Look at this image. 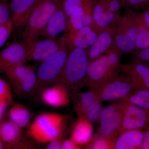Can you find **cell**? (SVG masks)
Masks as SVG:
<instances>
[{
    "label": "cell",
    "instance_id": "277c9868",
    "mask_svg": "<svg viewBox=\"0 0 149 149\" xmlns=\"http://www.w3.org/2000/svg\"><path fill=\"white\" fill-rule=\"evenodd\" d=\"M62 0H40L24 26L22 42L26 47L40 39L51 17L61 5Z\"/></svg>",
    "mask_w": 149,
    "mask_h": 149
},
{
    "label": "cell",
    "instance_id": "f35d334b",
    "mask_svg": "<svg viewBox=\"0 0 149 149\" xmlns=\"http://www.w3.org/2000/svg\"><path fill=\"white\" fill-rule=\"evenodd\" d=\"M6 148L5 145L3 143L2 141L0 138V149Z\"/></svg>",
    "mask_w": 149,
    "mask_h": 149
},
{
    "label": "cell",
    "instance_id": "8d00e7d4",
    "mask_svg": "<svg viewBox=\"0 0 149 149\" xmlns=\"http://www.w3.org/2000/svg\"><path fill=\"white\" fill-rule=\"evenodd\" d=\"M139 13L144 24L149 29V8L146 10Z\"/></svg>",
    "mask_w": 149,
    "mask_h": 149
},
{
    "label": "cell",
    "instance_id": "ba28073f",
    "mask_svg": "<svg viewBox=\"0 0 149 149\" xmlns=\"http://www.w3.org/2000/svg\"><path fill=\"white\" fill-rule=\"evenodd\" d=\"M123 72L118 73L94 91L102 102L121 100L135 89L130 78Z\"/></svg>",
    "mask_w": 149,
    "mask_h": 149
},
{
    "label": "cell",
    "instance_id": "9a60e30c",
    "mask_svg": "<svg viewBox=\"0 0 149 149\" xmlns=\"http://www.w3.org/2000/svg\"><path fill=\"white\" fill-rule=\"evenodd\" d=\"M40 95L43 103L54 108L68 106L70 101L69 91L64 86L58 83L46 87Z\"/></svg>",
    "mask_w": 149,
    "mask_h": 149
},
{
    "label": "cell",
    "instance_id": "d590c367",
    "mask_svg": "<svg viewBox=\"0 0 149 149\" xmlns=\"http://www.w3.org/2000/svg\"><path fill=\"white\" fill-rule=\"evenodd\" d=\"M145 128V136L141 149H149V123Z\"/></svg>",
    "mask_w": 149,
    "mask_h": 149
},
{
    "label": "cell",
    "instance_id": "ab89813d",
    "mask_svg": "<svg viewBox=\"0 0 149 149\" xmlns=\"http://www.w3.org/2000/svg\"></svg>",
    "mask_w": 149,
    "mask_h": 149
},
{
    "label": "cell",
    "instance_id": "8992f818",
    "mask_svg": "<svg viewBox=\"0 0 149 149\" xmlns=\"http://www.w3.org/2000/svg\"><path fill=\"white\" fill-rule=\"evenodd\" d=\"M138 33L134 11L125 9L113 27L115 46L121 54L134 52Z\"/></svg>",
    "mask_w": 149,
    "mask_h": 149
},
{
    "label": "cell",
    "instance_id": "d6a6232c",
    "mask_svg": "<svg viewBox=\"0 0 149 149\" xmlns=\"http://www.w3.org/2000/svg\"><path fill=\"white\" fill-rule=\"evenodd\" d=\"M108 10L115 13L120 14L123 8L121 0H104Z\"/></svg>",
    "mask_w": 149,
    "mask_h": 149
},
{
    "label": "cell",
    "instance_id": "30bf717a",
    "mask_svg": "<svg viewBox=\"0 0 149 149\" xmlns=\"http://www.w3.org/2000/svg\"><path fill=\"white\" fill-rule=\"evenodd\" d=\"M66 46L65 33L54 39H39L27 47V61L42 62Z\"/></svg>",
    "mask_w": 149,
    "mask_h": 149
},
{
    "label": "cell",
    "instance_id": "836d02e7",
    "mask_svg": "<svg viewBox=\"0 0 149 149\" xmlns=\"http://www.w3.org/2000/svg\"><path fill=\"white\" fill-rule=\"evenodd\" d=\"M63 136H61L58 139L52 141L48 143L47 146L46 147L47 149H61L62 145L65 139Z\"/></svg>",
    "mask_w": 149,
    "mask_h": 149
},
{
    "label": "cell",
    "instance_id": "484cf974",
    "mask_svg": "<svg viewBox=\"0 0 149 149\" xmlns=\"http://www.w3.org/2000/svg\"><path fill=\"white\" fill-rule=\"evenodd\" d=\"M29 65L25 64L17 65L6 73L13 90L18 86L27 72Z\"/></svg>",
    "mask_w": 149,
    "mask_h": 149
},
{
    "label": "cell",
    "instance_id": "d4e9b609",
    "mask_svg": "<svg viewBox=\"0 0 149 149\" xmlns=\"http://www.w3.org/2000/svg\"><path fill=\"white\" fill-rule=\"evenodd\" d=\"M134 15L139 32L135 52L149 47V29L143 22L140 13L134 11Z\"/></svg>",
    "mask_w": 149,
    "mask_h": 149
},
{
    "label": "cell",
    "instance_id": "3957f363",
    "mask_svg": "<svg viewBox=\"0 0 149 149\" xmlns=\"http://www.w3.org/2000/svg\"><path fill=\"white\" fill-rule=\"evenodd\" d=\"M67 117L54 112L39 115L28 127L27 134L41 144H48L63 136Z\"/></svg>",
    "mask_w": 149,
    "mask_h": 149
},
{
    "label": "cell",
    "instance_id": "2e32d148",
    "mask_svg": "<svg viewBox=\"0 0 149 149\" xmlns=\"http://www.w3.org/2000/svg\"><path fill=\"white\" fill-rule=\"evenodd\" d=\"M40 0H11L9 3L14 27H24Z\"/></svg>",
    "mask_w": 149,
    "mask_h": 149
},
{
    "label": "cell",
    "instance_id": "4fadbf2b",
    "mask_svg": "<svg viewBox=\"0 0 149 149\" xmlns=\"http://www.w3.org/2000/svg\"><path fill=\"white\" fill-rule=\"evenodd\" d=\"M100 33L94 25H87L73 32H65L69 51L75 48L88 49L96 41Z\"/></svg>",
    "mask_w": 149,
    "mask_h": 149
},
{
    "label": "cell",
    "instance_id": "7a4b0ae2",
    "mask_svg": "<svg viewBox=\"0 0 149 149\" xmlns=\"http://www.w3.org/2000/svg\"><path fill=\"white\" fill-rule=\"evenodd\" d=\"M89 59L87 49L75 48L69 51L63 69L57 83L69 93H77L85 86Z\"/></svg>",
    "mask_w": 149,
    "mask_h": 149
},
{
    "label": "cell",
    "instance_id": "d6986e66",
    "mask_svg": "<svg viewBox=\"0 0 149 149\" xmlns=\"http://www.w3.org/2000/svg\"><path fill=\"white\" fill-rule=\"evenodd\" d=\"M22 128L10 119L0 122V138L6 148H16L24 139Z\"/></svg>",
    "mask_w": 149,
    "mask_h": 149
},
{
    "label": "cell",
    "instance_id": "5b68a950",
    "mask_svg": "<svg viewBox=\"0 0 149 149\" xmlns=\"http://www.w3.org/2000/svg\"><path fill=\"white\" fill-rule=\"evenodd\" d=\"M69 52L66 46L41 62L37 72V83L33 95H40L43 89L57 82Z\"/></svg>",
    "mask_w": 149,
    "mask_h": 149
},
{
    "label": "cell",
    "instance_id": "9c48e42d",
    "mask_svg": "<svg viewBox=\"0 0 149 149\" xmlns=\"http://www.w3.org/2000/svg\"><path fill=\"white\" fill-rule=\"evenodd\" d=\"M72 99L74 110L78 117L95 123L98 120L102 109V102L95 91L90 90L73 94Z\"/></svg>",
    "mask_w": 149,
    "mask_h": 149
},
{
    "label": "cell",
    "instance_id": "7c38bea8",
    "mask_svg": "<svg viewBox=\"0 0 149 149\" xmlns=\"http://www.w3.org/2000/svg\"><path fill=\"white\" fill-rule=\"evenodd\" d=\"M122 100L124 102V110L120 133L125 130L146 128L149 123V113Z\"/></svg>",
    "mask_w": 149,
    "mask_h": 149
},
{
    "label": "cell",
    "instance_id": "74e56055",
    "mask_svg": "<svg viewBox=\"0 0 149 149\" xmlns=\"http://www.w3.org/2000/svg\"><path fill=\"white\" fill-rule=\"evenodd\" d=\"M6 110V109L4 108L0 107V122L2 121L3 116Z\"/></svg>",
    "mask_w": 149,
    "mask_h": 149
},
{
    "label": "cell",
    "instance_id": "52a82bcc",
    "mask_svg": "<svg viewBox=\"0 0 149 149\" xmlns=\"http://www.w3.org/2000/svg\"><path fill=\"white\" fill-rule=\"evenodd\" d=\"M123 110L122 100L102 109L98 120L100 123L98 133L114 141L120 133Z\"/></svg>",
    "mask_w": 149,
    "mask_h": 149
},
{
    "label": "cell",
    "instance_id": "e575fe53",
    "mask_svg": "<svg viewBox=\"0 0 149 149\" xmlns=\"http://www.w3.org/2000/svg\"><path fill=\"white\" fill-rule=\"evenodd\" d=\"M80 149V147L71 140L70 138L64 140L61 147V149Z\"/></svg>",
    "mask_w": 149,
    "mask_h": 149
},
{
    "label": "cell",
    "instance_id": "e0dca14e",
    "mask_svg": "<svg viewBox=\"0 0 149 149\" xmlns=\"http://www.w3.org/2000/svg\"><path fill=\"white\" fill-rule=\"evenodd\" d=\"M114 47L113 27L102 30L88 51L89 61L98 58Z\"/></svg>",
    "mask_w": 149,
    "mask_h": 149
},
{
    "label": "cell",
    "instance_id": "ac0fdd59",
    "mask_svg": "<svg viewBox=\"0 0 149 149\" xmlns=\"http://www.w3.org/2000/svg\"><path fill=\"white\" fill-rule=\"evenodd\" d=\"M68 17L61 5L54 13L43 30L41 37L54 39L66 32Z\"/></svg>",
    "mask_w": 149,
    "mask_h": 149
},
{
    "label": "cell",
    "instance_id": "4316f807",
    "mask_svg": "<svg viewBox=\"0 0 149 149\" xmlns=\"http://www.w3.org/2000/svg\"><path fill=\"white\" fill-rule=\"evenodd\" d=\"M13 103L12 89L10 85L0 77V107L6 109Z\"/></svg>",
    "mask_w": 149,
    "mask_h": 149
},
{
    "label": "cell",
    "instance_id": "44dd1931",
    "mask_svg": "<svg viewBox=\"0 0 149 149\" xmlns=\"http://www.w3.org/2000/svg\"><path fill=\"white\" fill-rule=\"evenodd\" d=\"M93 123L86 118L78 117L73 125L70 138L79 146H86L93 136Z\"/></svg>",
    "mask_w": 149,
    "mask_h": 149
},
{
    "label": "cell",
    "instance_id": "5bb4252c",
    "mask_svg": "<svg viewBox=\"0 0 149 149\" xmlns=\"http://www.w3.org/2000/svg\"><path fill=\"white\" fill-rule=\"evenodd\" d=\"M122 72L130 78L135 89H149V67L137 58L120 65Z\"/></svg>",
    "mask_w": 149,
    "mask_h": 149
},
{
    "label": "cell",
    "instance_id": "8fae6325",
    "mask_svg": "<svg viewBox=\"0 0 149 149\" xmlns=\"http://www.w3.org/2000/svg\"><path fill=\"white\" fill-rule=\"evenodd\" d=\"M27 47L22 42H14L0 51V73H6L27 61Z\"/></svg>",
    "mask_w": 149,
    "mask_h": 149
},
{
    "label": "cell",
    "instance_id": "60d3db41",
    "mask_svg": "<svg viewBox=\"0 0 149 149\" xmlns=\"http://www.w3.org/2000/svg\"><path fill=\"white\" fill-rule=\"evenodd\" d=\"M5 1H8V0H5Z\"/></svg>",
    "mask_w": 149,
    "mask_h": 149
},
{
    "label": "cell",
    "instance_id": "f546056e",
    "mask_svg": "<svg viewBox=\"0 0 149 149\" xmlns=\"http://www.w3.org/2000/svg\"><path fill=\"white\" fill-rule=\"evenodd\" d=\"M88 0H62V6L68 18L78 8Z\"/></svg>",
    "mask_w": 149,
    "mask_h": 149
},
{
    "label": "cell",
    "instance_id": "f1b7e54d",
    "mask_svg": "<svg viewBox=\"0 0 149 149\" xmlns=\"http://www.w3.org/2000/svg\"><path fill=\"white\" fill-rule=\"evenodd\" d=\"M123 8L141 12L149 8V0H121Z\"/></svg>",
    "mask_w": 149,
    "mask_h": 149
},
{
    "label": "cell",
    "instance_id": "4dcf8cb0",
    "mask_svg": "<svg viewBox=\"0 0 149 149\" xmlns=\"http://www.w3.org/2000/svg\"><path fill=\"white\" fill-rule=\"evenodd\" d=\"M12 20L9 4L7 1L0 0V25Z\"/></svg>",
    "mask_w": 149,
    "mask_h": 149
},
{
    "label": "cell",
    "instance_id": "ffe728a7",
    "mask_svg": "<svg viewBox=\"0 0 149 149\" xmlns=\"http://www.w3.org/2000/svg\"><path fill=\"white\" fill-rule=\"evenodd\" d=\"M116 137L113 149H140L143 141L145 131L143 129L125 130Z\"/></svg>",
    "mask_w": 149,
    "mask_h": 149
},
{
    "label": "cell",
    "instance_id": "1f68e13d",
    "mask_svg": "<svg viewBox=\"0 0 149 149\" xmlns=\"http://www.w3.org/2000/svg\"><path fill=\"white\" fill-rule=\"evenodd\" d=\"M14 27L12 20L0 25V49L6 42Z\"/></svg>",
    "mask_w": 149,
    "mask_h": 149
},
{
    "label": "cell",
    "instance_id": "7402d4cb",
    "mask_svg": "<svg viewBox=\"0 0 149 149\" xmlns=\"http://www.w3.org/2000/svg\"><path fill=\"white\" fill-rule=\"evenodd\" d=\"M10 120L23 128L29 127L31 124L32 114L28 109L22 104H13L9 110Z\"/></svg>",
    "mask_w": 149,
    "mask_h": 149
},
{
    "label": "cell",
    "instance_id": "cb8c5ba5",
    "mask_svg": "<svg viewBox=\"0 0 149 149\" xmlns=\"http://www.w3.org/2000/svg\"><path fill=\"white\" fill-rule=\"evenodd\" d=\"M123 100L149 113V89H134Z\"/></svg>",
    "mask_w": 149,
    "mask_h": 149
},
{
    "label": "cell",
    "instance_id": "83f0119b",
    "mask_svg": "<svg viewBox=\"0 0 149 149\" xmlns=\"http://www.w3.org/2000/svg\"><path fill=\"white\" fill-rule=\"evenodd\" d=\"M114 141L102 136L98 133L93 136L91 142L85 146L87 149H113Z\"/></svg>",
    "mask_w": 149,
    "mask_h": 149
},
{
    "label": "cell",
    "instance_id": "603a6c76",
    "mask_svg": "<svg viewBox=\"0 0 149 149\" xmlns=\"http://www.w3.org/2000/svg\"><path fill=\"white\" fill-rule=\"evenodd\" d=\"M37 83V73L34 67L29 65L25 76L14 92L18 97H23L33 95Z\"/></svg>",
    "mask_w": 149,
    "mask_h": 149
},
{
    "label": "cell",
    "instance_id": "6da1fadb",
    "mask_svg": "<svg viewBox=\"0 0 149 149\" xmlns=\"http://www.w3.org/2000/svg\"><path fill=\"white\" fill-rule=\"evenodd\" d=\"M121 55L114 47L98 58L89 61L85 86L91 90L95 91L118 74Z\"/></svg>",
    "mask_w": 149,
    "mask_h": 149
}]
</instances>
